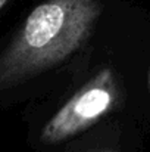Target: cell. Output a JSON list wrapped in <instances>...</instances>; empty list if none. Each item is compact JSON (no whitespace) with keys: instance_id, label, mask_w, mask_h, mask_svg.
<instances>
[{"instance_id":"6da1fadb","label":"cell","mask_w":150,"mask_h":152,"mask_svg":"<svg viewBox=\"0 0 150 152\" xmlns=\"http://www.w3.org/2000/svg\"><path fill=\"white\" fill-rule=\"evenodd\" d=\"M100 13V0H46L36 6L0 53V90L21 84L78 50Z\"/></svg>"},{"instance_id":"7a4b0ae2","label":"cell","mask_w":150,"mask_h":152,"mask_svg":"<svg viewBox=\"0 0 150 152\" xmlns=\"http://www.w3.org/2000/svg\"><path fill=\"white\" fill-rule=\"evenodd\" d=\"M113 99V74L110 69H101L50 118L41 132V142L59 143L83 132L107 112Z\"/></svg>"},{"instance_id":"3957f363","label":"cell","mask_w":150,"mask_h":152,"mask_svg":"<svg viewBox=\"0 0 150 152\" xmlns=\"http://www.w3.org/2000/svg\"><path fill=\"white\" fill-rule=\"evenodd\" d=\"M7 1H9V0H0V9H1V7H3V6H4Z\"/></svg>"}]
</instances>
